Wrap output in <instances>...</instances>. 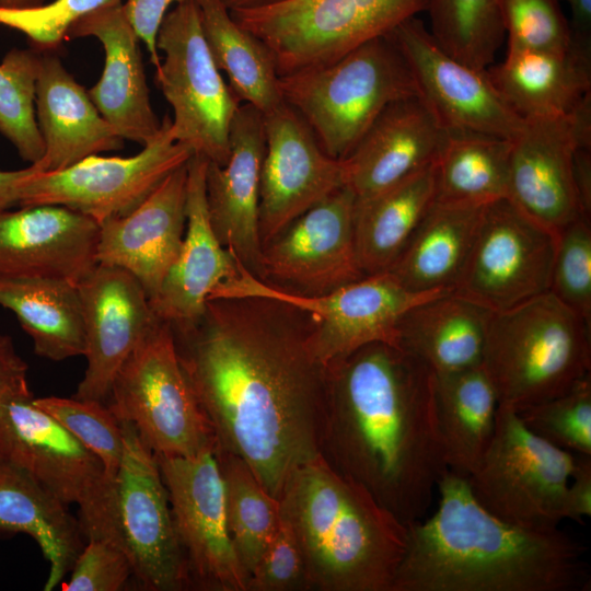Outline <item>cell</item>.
<instances>
[{"label":"cell","mask_w":591,"mask_h":591,"mask_svg":"<svg viewBox=\"0 0 591 591\" xmlns=\"http://www.w3.org/2000/svg\"><path fill=\"white\" fill-rule=\"evenodd\" d=\"M434 405L448 471L466 478L493 438L496 390L482 364L434 373Z\"/></svg>","instance_id":"cell-35"},{"label":"cell","mask_w":591,"mask_h":591,"mask_svg":"<svg viewBox=\"0 0 591 591\" xmlns=\"http://www.w3.org/2000/svg\"><path fill=\"white\" fill-rule=\"evenodd\" d=\"M414 77L418 95L445 130L514 139L524 119L502 99L487 69H475L449 55L413 16L387 35Z\"/></svg>","instance_id":"cell-18"},{"label":"cell","mask_w":591,"mask_h":591,"mask_svg":"<svg viewBox=\"0 0 591 591\" xmlns=\"http://www.w3.org/2000/svg\"><path fill=\"white\" fill-rule=\"evenodd\" d=\"M591 515V456L576 455L565 500V519L581 522Z\"/></svg>","instance_id":"cell-50"},{"label":"cell","mask_w":591,"mask_h":591,"mask_svg":"<svg viewBox=\"0 0 591 591\" xmlns=\"http://www.w3.org/2000/svg\"><path fill=\"white\" fill-rule=\"evenodd\" d=\"M0 305L16 316L37 356L61 361L85 355L78 283L46 276H0Z\"/></svg>","instance_id":"cell-34"},{"label":"cell","mask_w":591,"mask_h":591,"mask_svg":"<svg viewBox=\"0 0 591 591\" xmlns=\"http://www.w3.org/2000/svg\"><path fill=\"white\" fill-rule=\"evenodd\" d=\"M300 547L306 590L392 591L407 525L320 455L297 467L278 498Z\"/></svg>","instance_id":"cell-4"},{"label":"cell","mask_w":591,"mask_h":591,"mask_svg":"<svg viewBox=\"0 0 591 591\" xmlns=\"http://www.w3.org/2000/svg\"><path fill=\"white\" fill-rule=\"evenodd\" d=\"M16 533L33 537L49 564L45 591L71 571L85 545L67 503L24 470L0 461V535Z\"/></svg>","instance_id":"cell-31"},{"label":"cell","mask_w":591,"mask_h":591,"mask_svg":"<svg viewBox=\"0 0 591 591\" xmlns=\"http://www.w3.org/2000/svg\"><path fill=\"white\" fill-rule=\"evenodd\" d=\"M188 0H126L123 3L125 15L140 42L149 53L151 63L157 68L161 63L157 47L158 32L172 5Z\"/></svg>","instance_id":"cell-48"},{"label":"cell","mask_w":591,"mask_h":591,"mask_svg":"<svg viewBox=\"0 0 591 591\" xmlns=\"http://www.w3.org/2000/svg\"><path fill=\"white\" fill-rule=\"evenodd\" d=\"M223 4L231 11L257 9L286 0H221Z\"/></svg>","instance_id":"cell-54"},{"label":"cell","mask_w":591,"mask_h":591,"mask_svg":"<svg viewBox=\"0 0 591 591\" xmlns=\"http://www.w3.org/2000/svg\"><path fill=\"white\" fill-rule=\"evenodd\" d=\"M445 129L419 95L390 104L343 161L345 186L364 199L434 164Z\"/></svg>","instance_id":"cell-27"},{"label":"cell","mask_w":591,"mask_h":591,"mask_svg":"<svg viewBox=\"0 0 591 591\" xmlns=\"http://www.w3.org/2000/svg\"><path fill=\"white\" fill-rule=\"evenodd\" d=\"M248 591L306 590L302 554L282 520L248 577Z\"/></svg>","instance_id":"cell-46"},{"label":"cell","mask_w":591,"mask_h":591,"mask_svg":"<svg viewBox=\"0 0 591 591\" xmlns=\"http://www.w3.org/2000/svg\"><path fill=\"white\" fill-rule=\"evenodd\" d=\"M301 320L275 300L212 299L195 325L172 331L216 450L242 459L277 499L324 440L327 369Z\"/></svg>","instance_id":"cell-1"},{"label":"cell","mask_w":591,"mask_h":591,"mask_svg":"<svg viewBox=\"0 0 591 591\" xmlns=\"http://www.w3.org/2000/svg\"><path fill=\"white\" fill-rule=\"evenodd\" d=\"M216 454L224 483L229 533L250 577L280 523V503L242 459L217 450Z\"/></svg>","instance_id":"cell-38"},{"label":"cell","mask_w":591,"mask_h":591,"mask_svg":"<svg viewBox=\"0 0 591 591\" xmlns=\"http://www.w3.org/2000/svg\"><path fill=\"white\" fill-rule=\"evenodd\" d=\"M326 369L322 456L405 525L422 520L448 472L434 372L384 343L363 346Z\"/></svg>","instance_id":"cell-2"},{"label":"cell","mask_w":591,"mask_h":591,"mask_svg":"<svg viewBox=\"0 0 591 591\" xmlns=\"http://www.w3.org/2000/svg\"><path fill=\"white\" fill-rule=\"evenodd\" d=\"M576 455L529 430L518 413L498 405L490 443L465 478L476 501L522 526L557 528Z\"/></svg>","instance_id":"cell-12"},{"label":"cell","mask_w":591,"mask_h":591,"mask_svg":"<svg viewBox=\"0 0 591 591\" xmlns=\"http://www.w3.org/2000/svg\"><path fill=\"white\" fill-rule=\"evenodd\" d=\"M515 412L542 439L575 455L591 456V373L567 392Z\"/></svg>","instance_id":"cell-41"},{"label":"cell","mask_w":591,"mask_h":591,"mask_svg":"<svg viewBox=\"0 0 591 591\" xmlns=\"http://www.w3.org/2000/svg\"><path fill=\"white\" fill-rule=\"evenodd\" d=\"M486 205L434 201L387 271L410 291L453 290Z\"/></svg>","instance_id":"cell-32"},{"label":"cell","mask_w":591,"mask_h":591,"mask_svg":"<svg viewBox=\"0 0 591 591\" xmlns=\"http://www.w3.org/2000/svg\"><path fill=\"white\" fill-rule=\"evenodd\" d=\"M431 164L364 199H356L355 244L362 273L387 271L436 201Z\"/></svg>","instance_id":"cell-33"},{"label":"cell","mask_w":591,"mask_h":591,"mask_svg":"<svg viewBox=\"0 0 591 591\" xmlns=\"http://www.w3.org/2000/svg\"><path fill=\"white\" fill-rule=\"evenodd\" d=\"M487 73L506 103L523 119L571 113L591 95V53L509 50Z\"/></svg>","instance_id":"cell-29"},{"label":"cell","mask_w":591,"mask_h":591,"mask_svg":"<svg viewBox=\"0 0 591 591\" xmlns=\"http://www.w3.org/2000/svg\"><path fill=\"white\" fill-rule=\"evenodd\" d=\"M186 195L187 163L171 172L131 212L100 222L97 263L127 270L152 299L182 247Z\"/></svg>","instance_id":"cell-24"},{"label":"cell","mask_w":591,"mask_h":591,"mask_svg":"<svg viewBox=\"0 0 591 591\" xmlns=\"http://www.w3.org/2000/svg\"><path fill=\"white\" fill-rule=\"evenodd\" d=\"M192 155L175 140L166 115L158 137L132 157L95 154L60 171L36 173L26 182L20 206L59 205L99 223L126 216Z\"/></svg>","instance_id":"cell-15"},{"label":"cell","mask_w":591,"mask_h":591,"mask_svg":"<svg viewBox=\"0 0 591 591\" xmlns=\"http://www.w3.org/2000/svg\"><path fill=\"white\" fill-rule=\"evenodd\" d=\"M39 65L40 51L34 48H12L0 62V132L30 164L45 153L35 115Z\"/></svg>","instance_id":"cell-40"},{"label":"cell","mask_w":591,"mask_h":591,"mask_svg":"<svg viewBox=\"0 0 591 591\" xmlns=\"http://www.w3.org/2000/svg\"><path fill=\"white\" fill-rule=\"evenodd\" d=\"M355 201L344 186L294 219L263 247L259 279L322 294L364 277L355 244Z\"/></svg>","instance_id":"cell-20"},{"label":"cell","mask_w":591,"mask_h":591,"mask_svg":"<svg viewBox=\"0 0 591 591\" xmlns=\"http://www.w3.org/2000/svg\"><path fill=\"white\" fill-rule=\"evenodd\" d=\"M33 398L0 403V461L24 470L68 506L76 503L88 541L117 544L114 478L91 450Z\"/></svg>","instance_id":"cell-10"},{"label":"cell","mask_w":591,"mask_h":591,"mask_svg":"<svg viewBox=\"0 0 591 591\" xmlns=\"http://www.w3.org/2000/svg\"><path fill=\"white\" fill-rule=\"evenodd\" d=\"M430 33L455 59L485 70L505 37L499 0H428Z\"/></svg>","instance_id":"cell-39"},{"label":"cell","mask_w":591,"mask_h":591,"mask_svg":"<svg viewBox=\"0 0 591 591\" xmlns=\"http://www.w3.org/2000/svg\"><path fill=\"white\" fill-rule=\"evenodd\" d=\"M208 161L193 154L187 162L186 230L179 253L158 292L154 314L173 332L185 331L202 316L211 291L237 274L236 258L221 245L210 223L206 200Z\"/></svg>","instance_id":"cell-26"},{"label":"cell","mask_w":591,"mask_h":591,"mask_svg":"<svg viewBox=\"0 0 591 591\" xmlns=\"http://www.w3.org/2000/svg\"><path fill=\"white\" fill-rule=\"evenodd\" d=\"M33 403L55 418L103 463L108 476L115 477L124 453L120 421L105 403L47 396Z\"/></svg>","instance_id":"cell-42"},{"label":"cell","mask_w":591,"mask_h":591,"mask_svg":"<svg viewBox=\"0 0 591 591\" xmlns=\"http://www.w3.org/2000/svg\"><path fill=\"white\" fill-rule=\"evenodd\" d=\"M266 147L259 183L263 247L303 212L345 186L341 160L329 157L287 103L264 114Z\"/></svg>","instance_id":"cell-19"},{"label":"cell","mask_w":591,"mask_h":591,"mask_svg":"<svg viewBox=\"0 0 591 591\" xmlns=\"http://www.w3.org/2000/svg\"><path fill=\"white\" fill-rule=\"evenodd\" d=\"M266 147L264 114L242 103L230 128L224 164L208 162L206 200L213 232L248 271L262 277L259 183Z\"/></svg>","instance_id":"cell-22"},{"label":"cell","mask_w":591,"mask_h":591,"mask_svg":"<svg viewBox=\"0 0 591 591\" xmlns=\"http://www.w3.org/2000/svg\"><path fill=\"white\" fill-rule=\"evenodd\" d=\"M117 0H54L27 9H0V25L21 32L31 46L56 51L83 16Z\"/></svg>","instance_id":"cell-45"},{"label":"cell","mask_w":591,"mask_h":591,"mask_svg":"<svg viewBox=\"0 0 591 591\" xmlns=\"http://www.w3.org/2000/svg\"><path fill=\"white\" fill-rule=\"evenodd\" d=\"M106 405L155 455L216 449L213 430L182 368L170 324L158 320L117 372Z\"/></svg>","instance_id":"cell-8"},{"label":"cell","mask_w":591,"mask_h":591,"mask_svg":"<svg viewBox=\"0 0 591 591\" xmlns=\"http://www.w3.org/2000/svg\"><path fill=\"white\" fill-rule=\"evenodd\" d=\"M155 455V454H154ZM192 587L248 591L228 529L224 483L216 449L193 457L155 455Z\"/></svg>","instance_id":"cell-16"},{"label":"cell","mask_w":591,"mask_h":591,"mask_svg":"<svg viewBox=\"0 0 591 591\" xmlns=\"http://www.w3.org/2000/svg\"><path fill=\"white\" fill-rule=\"evenodd\" d=\"M279 89L322 149L337 160L348 157L390 104L418 95L406 60L387 35L327 65L281 76Z\"/></svg>","instance_id":"cell-6"},{"label":"cell","mask_w":591,"mask_h":591,"mask_svg":"<svg viewBox=\"0 0 591 591\" xmlns=\"http://www.w3.org/2000/svg\"><path fill=\"white\" fill-rule=\"evenodd\" d=\"M439 506L407 525L392 591H580L590 584L586 547L557 528L503 521L480 506L465 478H440Z\"/></svg>","instance_id":"cell-3"},{"label":"cell","mask_w":591,"mask_h":591,"mask_svg":"<svg viewBox=\"0 0 591 591\" xmlns=\"http://www.w3.org/2000/svg\"><path fill=\"white\" fill-rule=\"evenodd\" d=\"M570 8L572 45L591 53V0H566Z\"/></svg>","instance_id":"cell-53"},{"label":"cell","mask_w":591,"mask_h":591,"mask_svg":"<svg viewBox=\"0 0 591 591\" xmlns=\"http://www.w3.org/2000/svg\"><path fill=\"white\" fill-rule=\"evenodd\" d=\"M0 209V276L79 283L97 264L100 223L59 205Z\"/></svg>","instance_id":"cell-23"},{"label":"cell","mask_w":591,"mask_h":591,"mask_svg":"<svg viewBox=\"0 0 591 591\" xmlns=\"http://www.w3.org/2000/svg\"><path fill=\"white\" fill-rule=\"evenodd\" d=\"M46 0H0V9H27L42 5Z\"/></svg>","instance_id":"cell-55"},{"label":"cell","mask_w":591,"mask_h":591,"mask_svg":"<svg viewBox=\"0 0 591 591\" xmlns=\"http://www.w3.org/2000/svg\"><path fill=\"white\" fill-rule=\"evenodd\" d=\"M511 140L445 130L434 163L436 201L486 205L508 197Z\"/></svg>","instance_id":"cell-37"},{"label":"cell","mask_w":591,"mask_h":591,"mask_svg":"<svg viewBox=\"0 0 591 591\" xmlns=\"http://www.w3.org/2000/svg\"><path fill=\"white\" fill-rule=\"evenodd\" d=\"M35 115L45 153L44 172L69 167L101 152L124 148V139L101 115L85 90L63 67L56 51L40 53Z\"/></svg>","instance_id":"cell-28"},{"label":"cell","mask_w":591,"mask_h":591,"mask_svg":"<svg viewBox=\"0 0 591 591\" xmlns=\"http://www.w3.org/2000/svg\"><path fill=\"white\" fill-rule=\"evenodd\" d=\"M509 50L564 51L572 47L559 0H499Z\"/></svg>","instance_id":"cell-44"},{"label":"cell","mask_w":591,"mask_h":591,"mask_svg":"<svg viewBox=\"0 0 591 591\" xmlns=\"http://www.w3.org/2000/svg\"><path fill=\"white\" fill-rule=\"evenodd\" d=\"M40 171L36 163L21 170H0V209L20 206L26 182Z\"/></svg>","instance_id":"cell-51"},{"label":"cell","mask_w":591,"mask_h":591,"mask_svg":"<svg viewBox=\"0 0 591 591\" xmlns=\"http://www.w3.org/2000/svg\"><path fill=\"white\" fill-rule=\"evenodd\" d=\"M27 369L12 338L0 333V403L33 395L27 383Z\"/></svg>","instance_id":"cell-49"},{"label":"cell","mask_w":591,"mask_h":591,"mask_svg":"<svg viewBox=\"0 0 591 591\" xmlns=\"http://www.w3.org/2000/svg\"><path fill=\"white\" fill-rule=\"evenodd\" d=\"M558 235L509 198L488 202L452 292L502 312L549 289Z\"/></svg>","instance_id":"cell-14"},{"label":"cell","mask_w":591,"mask_h":591,"mask_svg":"<svg viewBox=\"0 0 591 591\" xmlns=\"http://www.w3.org/2000/svg\"><path fill=\"white\" fill-rule=\"evenodd\" d=\"M548 292L591 323V222L581 217L559 234Z\"/></svg>","instance_id":"cell-43"},{"label":"cell","mask_w":591,"mask_h":591,"mask_svg":"<svg viewBox=\"0 0 591 591\" xmlns=\"http://www.w3.org/2000/svg\"><path fill=\"white\" fill-rule=\"evenodd\" d=\"M427 4L428 0H286L230 11L267 46L281 77L327 65L386 36Z\"/></svg>","instance_id":"cell-9"},{"label":"cell","mask_w":591,"mask_h":591,"mask_svg":"<svg viewBox=\"0 0 591 591\" xmlns=\"http://www.w3.org/2000/svg\"><path fill=\"white\" fill-rule=\"evenodd\" d=\"M573 178L581 210L591 219V148L580 147L573 157Z\"/></svg>","instance_id":"cell-52"},{"label":"cell","mask_w":591,"mask_h":591,"mask_svg":"<svg viewBox=\"0 0 591 591\" xmlns=\"http://www.w3.org/2000/svg\"><path fill=\"white\" fill-rule=\"evenodd\" d=\"M211 56L241 101L266 114L283 103L267 46L242 27L221 0H195Z\"/></svg>","instance_id":"cell-36"},{"label":"cell","mask_w":591,"mask_h":591,"mask_svg":"<svg viewBox=\"0 0 591 591\" xmlns=\"http://www.w3.org/2000/svg\"><path fill=\"white\" fill-rule=\"evenodd\" d=\"M79 37L96 38L105 53L101 78L88 90L101 115L124 140L142 147L152 142L162 121L151 106L140 39L125 15L121 0L78 21L67 39Z\"/></svg>","instance_id":"cell-25"},{"label":"cell","mask_w":591,"mask_h":591,"mask_svg":"<svg viewBox=\"0 0 591 591\" xmlns=\"http://www.w3.org/2000/svg\"><path fill=\"white\" fill-rule=\"evenodd\" d=\"M491 314L452 291L442 293L404 313L397 324L396 346L434 373L478 367Z\"/></svg>","instance_id":"cell-30"},{"label":"cell","mask_w":591,"mask_h":591,"mask_svg":"<svg viewBox=\"0 0 591 591\" xmlns=\"http://www.w3.org/2000/svg\"><path fill=\"white\" fill-rule=\"evenodd\" d=\"M164 54L154 80L173 109L177 142L222 165L230 154V128L242 104L225 83L204 36L195 0L174 5L157 37Z\"/></svg>","instance_id":"cell-11"},{"label":"cell","mask_w":591,"mask_h":591,"mask_svg":"<svg viewBox=\"0 0 591 591\" xmlns=\"http://www.w3.org/2000/svg\"><path fill=\"white\" fill-rule=\"evenodd\" d=\"M70 572L65 591H118L132 576V566L117 544L89 540Z\"/></svg>","instance_id":"cell-47"},{"label":"cell","mask_w":591,"mask_h":591,"mask_svg":"<svg viewBox=\"0 0 591 591\" xmlns=\"http://www.w3.org/2000/svg\"><path fill=\"white\" fill-rule=\"evenodd\" d=\"M591 323L545 292L491 314L482 366L499 405L519 410L567 392L591 370Z\"/></svg>","instance_id":"cell-5"},{"label":"cell","mask_w":591,"mask_h":591,"mask_svg":"<svg viewBox=\"0 0 591 591\" xmlns=\"http://www.w3.org/2000/svg\"><path fill=\"white\" fill-rule=\"evenodd\" d=\"M120 424L124 453L114 477L117 545L128 556L132 576L143 589H189L187 559L155 455L130 422Z\"/></svg>","instance_id":"cell-13"},{"label":"cell","mask_w":591,"mask_h":591,"mask_svg":"<svg viewBox=\"0 0 591 591\" xmlns=\"http://www.w3.org/2000/svg\"><path fill=\"white\" fill-rule=\"evenodd\" d=\"M580 147L591 148V95L569 114L524 119L511 140L507 198L557 235L584 218L573 178Z\"/></svg>","instance_id":"cell-17"},{"label":"cell","mask_w":591,"mask_h":591,"mask_svg":"<svg viewBox=\"0 0 591 591\" xmlns=\"http://www.w3.org/2000/svg\"><path fill=\"white\" fill-rule=\"evenodd\" d=\"M237 267V274L217 286L208 300L263 298L304 313L311 322V351L325 368L369 344L396 346L397 324L408 309L452 291H410L391 273L383 271L326 293L303 294L259 279L239 260Z\"/></svg>","instance_id":"cell-7"},{"label":"cell","mask_w":591,"mask_h":591,"mask_svg":"<svg viewBox=\"0 0 591 591\" xmlns=\"http://www.w3.org/2000/svg\"><path fill=\"white\" fill-rule=\"evenodd\" d=\"M78 289L88 364L72 397L106 404L117 372L159 317L141 283L120 267L97 263Z\"/></svg>","instance_id":"cell-21"}]
</instances>
